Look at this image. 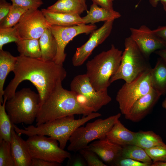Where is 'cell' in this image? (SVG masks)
<instances>
[{
	"mask_svg": "<svg viewBox=\"0 0 166 166\" xmlns=\"http://www.w3.org/2000/svg\"><path fill=\"white\" fill-rule=\"evenodd\" d=\"M134 145L144 149L157 145H164L161 137L152 131L136 132Z\"/></svg>",
	"mask_w": 166,
	"mask_h": 166,
	"instance_id": "d4e9b609",
	"label": "cell"
},
{
	"mask_svg": "<svg viewBox=\"0 0 166 166\" xmlns=\"http://www.w3.org/2000/svg\"><path fill=\"white\" fill-rule=\"evenodd\" d=\"M49 26L42 10L38 9H29L15 26L21 39H39Z\"/></svg>",
	"mask_w": 166,
	"mask_h": 166,
	"instance_id": "8fae6325",
	"label": "cell"
},
{
	"mask_svg": "<svg viewBox=\"0 0 166 166\" xmlns=\"http://www.w3.org/2000/svg\"><path fill=\"white\" fill-rule=\"evenodd\" d=\"M29 9L13 5L6 17L0 22V28L12 27L17 24L22 15Z\"/></svg>",
	"mask_w": 166,
	"mask_h": 166,
	"instance_id": "83f0119b",
	"label": "cell"
},
{
	"mask_svg": "<svg viewBox=\"0 0 166 166\" xmlns=\"http://www.w3.org/2000/svg\"><path fill=\"white\" fill-rule=\"evenodd\" d=\"M136 135V132L128 129L118 119L107 133L106 137L114 143L123 147L134 144Z\"/></svg>",
	"mask_w": 166,
	"mask_h": 166,
	"instance_id": "e0dca14e",
	"label": "cell"
},
{
	"mask_svg": "<svg viewBox=\"0 0 166 166\" xmlns=\"http://www.w3.org/2000/svg\"><path fill=\"white\" fill-rule=\"evenodd\" d=\"M67 166H87L85 160L83 156L79 153L71 155L68 158Z\"/></svg>",
	"mask_w": 166,
	"mask_h": 166,
	"instance_id": "e575fe53",
	"label": "cell"
},
{
	"mask_svg": "<svg viewBox=\"0 0 166 166\" xmlns=\"http://www.w3.org/2000/svg\"><path fill=\"white\" fill-rule=\"evenodd\" d=\"M86 148L110 165L121 156L122 150V147L112 142L106 137L92 142Z\"/></svg>",
	"mask_w": 166,
	"mask_h": 166,
	"instance_id": "9a60e30c",
	"label": "cell"
},
{
	"mask_svg": "<svg viewBox=\"0 0 166 166\" xmlns=\"http://www.w3.org/2000/svg\"><path fill=\"white\" fill-rule=\"evenodd\" d=\"M47 9L56 12L80 15L87 10V5L82 0H58Z\"/></svg>",
	"mask_w": 166,
	"mask_h": 166,
	"instance_id": "44dd1931",
	"label": "cell"
},
{
	"mask_svg": "<svg viewBox=\"0 0 166 166\" xmlns=\"http://www.w3.org/2000/svg\"><path fill=\"white\" fill-rule=\"evenodd\" d=\"M152 68L142 73L130 83L125 82L118 91L116 99L122 114H127L138 99L152 89L151 77Z\"/></svg>",
	"mask_w": 166,
	"mask_h": 166,
	"instance_id": "ba28073f",
	"label": "cell"
},
{
	"mask_svg": "<svg viewBox=\"0 0 166 166\" xmlns=\"http://www.w3.org/2000/svg\"><path fill=\"white\" fill-rule=\"evenodd\" d=\"M79 152L85 160L87 166H107L99 158L97 155L87 148L82 149Z\"/></svg>",
	"mask_w": 166,
	"mask_h": 166,
	"instance_id": "1f68e13d",
	"label": "cell"
},
{
	"mask_svg": "<svg viewBox=\"0 0 166 166\" xmlns=\"http://www.w3.org/2000/svg\"><path fill=\"white\" fill-rule=\"evenodd\" d=\"M93 3L101 6V7L106 9L113 10V1L112 0H91Z\"/></svg>",
	"mask_w": 166,
	"mask_h": 166,
	"instance_id": "f35d334b",
	"label": "cell"
},
{
	"mask_svg": "<svg viewBox=\"0 0 166 166\" xmlns=\"http://www.w3.org/2000/svg\"><path fill=\"white\" fill-rule=\"evenodd\" d=\"M121 156L150 164L153 162L145 149L134 144L122 147Z\"/></svg>",
	"mask_w": 166,
	"mask_h": 166,
	"instance_id": "4316f807",
	"label": "cell"
},
{
	"mask_svg": "<svg viewBox=\"0 0 166 166\" xmlns=\"http://www.w3.org/2000/svg\"><path fill=\"white\" fill-rule=\"evenodd\" d=\"M159 2H161L164 10L166 12V0H149L150 4L153 7H156Z\"/></svg>",
	"mask_w": 166,
	"mask_h": 166,
	"instance_id": "ab89813d",
	"label": "cell"
},
{
	"mask_svg": "<svg viewBox=\"0 0 166 166\" xmlns=\"http://www.w3.org/2000/svg\"><path fill=\"white\" fill-rule=\"evenodd\" d=\"M15 43L20 55L33 58H41L39 39H21Z\"/></svg>",
	"mask_w": 166,
	"mask_h": 166,
	"instance_id": "cb8c5ba5",
	"label": "cell"
},
{
	"mask_svg": "<svg viewBox=\"0 0 166 166\" xmlns=\"http://www.w3.org/2000/svg\"><path fill=\"white\" fill-rule=\"evenodd\" d=\"M61 164L50 162L42 159H32L31 166H61Z\"/></svg>",
	"mask_w": 166,
	"mask_h": 166,
	"instance_id": "8d00e7d4",
	"label": "cell"
},
{
	"mask_svg": "<svg viewBox=\"0 0 166 166\" xmlns=\"http://www.w3.org/2000/svg\"><path fill=\"white\" fill-rule=\"evenodd\" d=\"M110 165L112 166H151L149 164L121 156L116 159Z\"/></svg>",
	"mask_w": 166,
	"mask_h": 166,
	"instance_id": "d6a6232c",
	"label": "cell"
},
{
	"mask_svg": "<svg viewBox=\"0 0 166 166\" xmlns=\"http://www.w3.org/2000/svg\"><path fill=\"white\" fill-rule=\"evenodd\" d=\"M161 96L152 88L134 103L128 112L124 115L125 118L134 122L140 121L151 111Z\"/></svg>",
	"mask_w": 166,
	"mask_h": 166,
	"instance_id": "5bb4252c",
	"label": "cell"
},
{
	"mask_svg": "<svg viewBox=\"0 0 166 166\" xmlns=\"http://www.w3.org/2000/svg\"><path fill=\"white\" fill-rule=\"evenodd\" d=\"M12 4L28 9H38L43 4L42 0H10Z\"/></svg>",
	"mask_w": 166,
	"mask_h": 166,
	"instance_id": "836d02e7",
	"label": "cell"
},
{
	"mask_svg": "<svg viewBox=\"0 0 166 166\" xmlns=\"http://www.w3.org/2000/svg\"><path fill=\"white\" fill-rule=\"evenodd\" d=\"M41 10L49 26H65L84 24L82 17L78 14L56 12L47 9Z\"/></svg>",
	"mask_w": 166,
	"mask_h": 166,
	"instance_id": "ac0fdd59",
	"label": "cell"
},
{
	"mask_svg": "<svg viewBox=\"0 0 166 166\" xmlns=\"http://www.w3.org/2000/svg\"><path fill=\"white\" fill-rule=\"evenodd\" d=\"M162 106L166 110V97L162 102Z\"/></svg>",
	"mask_w": 166,
	"mask_h": 166,
	"instance_id": "7bdbcfd3",
	"label": "cell"
},
{
	"mask_svg": "<svg viewBox=\"0 0 166 166\" xmlns=\"http://www.w3.org/2000/svg\"><path fill=\"white\" fill-rule=\"evenodd\" d=\"M166 62V48L157 50L154 52Z\"/></svg>",
	"mask_w": 166,
	"mask_h": 166,
	"instance_id": "60d3db41",
	"label": "cell"
},
{
	"mask_svg": "<svg viewBox=\"0 0 166 166\" xmlns=\"http://www.w3.org/2000/svg\"><path fill=\"white\" fill-rule=\"evenodd\" d=\"M145 150L153 163L166 162V144L155 146Z\"/></svg>",
	"mask_w": 166,
	"mask_h": 166,
	"instance_id": "4dcf8cb0",
	"label": "cell"
},
{
	"mask_svg": "<svg viewBox=\"0 0 166 166\" xmlns=\"http://www.w3.org/2000/svg\"><path fill=\"white\" fill-rule=\"evenodd\" d=\"M130 37L148 59L151 54L156 51L166 48L164 42L153 33L152 30L145 25L138 28H130Z\"/></svg>",
	"mask_w": 166,
	"mask_h": 166,
	"instance_id": "4fadbf2b",
	"label": "cell"
},
{
	"mask_svg": "<svg viewBox=\"0 0 166 166\" xmlns=\"http://www.w3.org/2000/svg\"><path fill=\"white\" fill-rule=\"evenodd\" d=\"M114 21L112 20L105 22L101 27L90 33L89 39L85 44L77 49L72 59L74 66L82 65L94 49L109 36L112 30Z\"/></svg>",
	"mask_w": 166,
	"mask_h": 166,
	"instance_id": "7c38bea8",
	"label": "cell"
},
{
	"mask_svg": "<svg viewBox=\"0 0 166 166\" xmlns=\"http://www.w3.org/2000/svg\"><path fill=\"white\" fill-rule=\"evenodd\" d=\"M93 112V109L81 102L76 93L64 89L60 81L40 106L36 126L62 117L75 114L86 116Z\"/></svg>",
	"mask_w": 166,
	"mask_h": 166,
	"instance_id": "7a4b0ae2",
	"label": "cell"
},
{
	"mask_svg": "<svg viewBox=\"0 0 166 166\" xmlns=\"http://www.w3.org/2000/svg\"><path fill=\"white\" fill-rule=\"evenodd\" d=\"M13 72L14 77L4 90L3 97H7V100L12 97L19 84L23 81L28 80L37 90L40 107L57 84L62 82L67 75L63 65L57 64L53 61H44L41 58L20 55L17 57Z\"/></svg>",
	"mask_w": 166,
	"mask_h": 166,
	"instance_id": "6da1fadb",
	"label": "cell"
},
{
	"mask_svg": "<svg viewBox=\"0 0 166 166\" xmlns=\"http://www.w3.org/2000/svg\"><path fill=\"white\" fill-rule=\"evenodd\" d=\"M122 51L112 45L110 49L103 51L86 64V75L97 91L107 89L110 79L120 64Z\"/></svg>",
	"mask_w": 166,
	"mask_h": 166,
	"instance_id": "3957f363",
	"label": "cell"
},
{
	"mask_svg": "<svg viewBox=\"0 0 166 166\" xmlns=\"http://www.w3.org/2000/svg\"><path fill=\"white\" fill-rule=\"evenodd\" d=\"M124 45L120 64L110 78L111 83L119 79L124 80L125 83H130L142 73L152 68L149 60L130 37L125 39Z\"/></svg>",
	"mask_w": 166,
	"mask_h": 166,
	"instance_id": "5b68a950",
	"label": "cell"
},
{
	"mask_svg": "<svg viewBox=\"0 0 166 166\" xmlns=\"http://www.w3.org/2000/svg\"><path fill=\"white\" fill-rule=\"evenodd\" d=\"M17 60V57L12 55L9 52L0 50V103L2 104L4 94L3 87L9 73L14 71Z\"/></svg>",
	"mask_w": 166,
	"mask_h": 166,
	"instance_id": "ffe728a7",
	"label": "cell"
},
{
	"mask_svg": "<svg viewBox=\"0 0 166 166\" xmlns=\"http://www.w3.org/2000/svg\"><path fill=\"white\" fill-rule=\"evenodd\" d=\"M39 103L38 94L24 88L7 100L5 108L13 124H31L36 119Z\"/></svg>",
	"mask_w": 166,
	"mask_h": 166,
	"instance_id": "277c9868",
	"label": "cell"
},
{
	"mask_svg": "<svg viewBox=\"0 0 166 166\" xmlns=\"http://www.w3.org/2000/svg\"><path fill=\"white\" fill-rule=\"evenodd\" d=\"M12 4L6 0H0V22H1L9 13Z\"/></svg>",
	"mask_w": 166,
	"mask_h": 166,
	"instance_id": "d590c367",
	"label": "cell"
},
{
	"mask_svg": "<svg viewBox=\"0 0 166 166\" xmlns=\"http://www.w3.org/2000/svg\"><path fill=\"white\" fill-rule=\"evenodd\" d=\"M82 0L84 1V2H86V0Z\"/></svg>",
	"mask_w": 166,
	"mask_h": 166,
	"instance_id": "ee69618b",
	"label": "cell"
},
{
	"mask_svg": "<svg viewBox=\"0 0 166 166\" xmlns=\"http://www.w3.org/2000/svg\"><path fill=\"white\" fill-rule=\"evenodd\" d=\"M0 166H15L10 142L4 140H0Z\"/></svg>",
	"mask_w": 166,
	"mask_h": 166,
	"instance_id": "f546056e",
	"label": "cell"
},
{
	"mask_svg": "<svg viewBox=\"0 0 166 166\" xmlns=\"http://www.w3.org/2000/svg\"><path fill=\"white\" fill-rule=\"evenodd\" d=\"M94 24H82L69 26H49V28L55 38L57 44V51L53 61L63 65L66 57L65 49L67 44L75 37L82 34H88L96 30Z\"/></svg>",
	"mask_w": 166,
	"mask_h": 166,
	"instance_id": "30bf717a",
	"label": "cell"
},
{
	"mask_svg": "<svg viewBox=\"0 0 166 166\" xmlns=\"http://www.w3.org/2000/svg\"><path fill=\"white\" fill-rule=\"evenodd\" d=\"M15 131L12 130L10 148L15 166H31L32 158L29 153L26 141Z\"/></svg>",
	"mask_w": 166,
	"mask_h": 166,
	"instance_id": "2e32d148",
	"label": "cell"
},
{
	"mask_svg": "<svg viewBox=\"0 0 166 166\" xmlns=\"http://www.w3.org/2000/svg\"><path fill=\"white\" fill-rule=\"evenodd\" d=\"M121 115V113H118L104 119H98L87 123L85 126L79 127L70 137L67 150L77 152L86 148L92 141L106 137Z\"/></svg>",
	"mask_w": 166,
	"mask_h": 166,
	"instance_id": "8992f818",
	"label": "cell"
},
{
	"mask_svg": "<svg viewBox=\"0 0 166 166\" xmlns=\"http://www.w3.org/2000/svg\"><path fill=\"white\" fill-rule=\"evenodd\" d=\"M26 142L32 159L61 164L71 155L59 147L57 140L50 137L43 135L29 136Z\"/></svg>",
	"mask_w": 166,
	"mask_h": 166,
	"instance_id": "52a82bcc",
	"label": "cell"
},
{
	"mask_svg": "<svg viewBox=\"0 0 166 166\" xmlns=\"http://www.w3.org/2000/svg\"><path fill=\"white\" fill-rule=\"evenodd\" d=\"M152 31L154 34L161 39L166 45V25L160 26Z\"/></svg>",
	"mask_w": 166,
	"mask_h": 166,
	"instance_id": "74e56055",
	"label": "cell"
},
{
	"mask_svg": "<svg viewBox=\"0 0 166 166\" xmlns=\"http://www.w3.org/2000/svg\"><path fill=\"white\" fill-rule=\"evenodd\" d=\"M121 16L118 12L109 10L93 3L86 15L82 17L85 24L93 25L100 22H105L117 19Z\"/></svg>",
	"mask_w": 166,
	"mask_h": 166,
	"instance_id": "d6986e66",
	"label": "cell"
},
{
	"mask_svg": "<svg viewBox=\"0 0 166 166\" xmlns=\"http://www.w3.org/2000/svg\"><path fill=\"white\" fill-rule=\"evenodd\" d=\"M21 39L15 26L0 28V50L2 49L4 45L13 42L16 43Z\"/></svg>",
	"mask_w": 166,
	"mask_h": 166,
	"instance_id": "f1b7e54d",
	"label": "cell"
},
{
	"mask_svg": "<svg viewBox=\"0 0 166 166\" xmlns=\"http://www.w3.org/2000/svg\"><path fill=\"white\" fill-rule=\"evenodd\" d=\"M151 166H166V162H157L153 163Z\"/></svg>",
	"mask_w": 166,
	"mask_h": 166,
	"instance_id": "b9f144b4",
	"label": "cell"
},
{
	"mask_svg": "<svg viewBox=\"0 0 166 166\" xmlns=\"http://www.w3.org/2000/svg\"><path fill=\"white\" fill-rule=\"evenodd\" d=\"M152 88L161 95L166 94V62L159 57L151 70Z\"/></svg>",
	"mask_w": 166,
	"mask_h": 166,
	"instance_id": "7402d4cb",
	"label": "cell"
},
{
	"mask_svg": "<svg viewBox=\"0 0 166 166\" xmlns=\"http://www.w3.org/2000/svg\"><path fill=\"white\" fill-rule=\"evenodd\" d=\"M70 89L76 93L81 102L97 112L112 100L108 90L97 91L93 87L86 74L75 76L70 85Z\"/></svg>",
	"mask_w": 166,
	"mask_h": 166,
	"instance_id": "9c48e42d",
	"label": "cell"
},
{
	"mask_svg": "<svg viewBox=\"0 0 166 166\" xmlns=\"http://www.w3.org/2000/svg\"><path fill=\"white\" fill-rule=\"evenodd\" d=\"M3 98V103H0V140H4L10 142L13 124L5 108L7 98L6 97Z\"/></svg>",
	"mask_w": 166,
	"mask_h": 166,
	"instance_id": "484cf974",
	"label": "cell"
},
{
	"mask_svg": "<svg viewBox=\"0 0 166 166\" xmlns=\"http://www.w3.org/2000/svg\"><path fill=\"white\" fill-rule=\"evenodd\" d=\"M42 53L41 58L44 61H53L57 51L55 38L49 28L46 29L39 38Z\"/></svg>",
	"mask_w": 166,
	"mask_h": 166,
	"instance_id": "603a6c76",
	"label": "cell"
},
{
	"mask_svg": "<svg viewBox=\"0 0 166 166\" xmlns=\"http://www.w3.org/2000/svg\"><path fill=\"white\" fill-rule=\"evenodd\" d=\"M112 0L113 1L114 0Z\"/></svg>",
	"mask_w": 166,
	"mask_h": 166,
	"instance_id": "f6af8a7d",
	"label": "cell"
}]
</instances>
